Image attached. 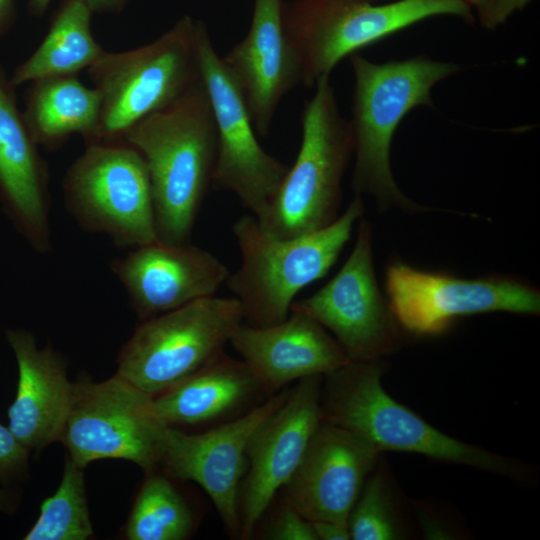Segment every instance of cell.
<instances>
[{"instance_id": "cell-1", "label": "cell", "mask_w": 540, "mask_h": 540, "mask_svg": "<svg viewBox=\"0 0 540 540\" xmlns=\"http://www.w3.org/2000/svg\"><path fill=\"white\" fill-rule=\"evenodd\" d=\"M121 140L146 163L158 240L188 243L212 186L217 157L216 124L202 79L174 103L135 124Z\"/></svg>"}, {"instance_id": "cell-2", "label": "cell", "mask_w": 540, "mask_h": 540, "mask_svg": "<svg viewBox=\"0 0 540 540\" xmlns=\"http://www.w3.org/2000/svg\"><path fill=\"white\" fill-rule=\"evenodd\" d=\"M354 73L352 118L355 195L371 196L379 211L398 208L431 211L402 193L393 177L390 150L404 116L419 105L432 106L431 89L457 72L454 63L425 56L374 63L358 53L350 55Z\"/></svg>"}, {"instance_id": "cell-3", "label": "cell", "mask_w": 540, "mask_h": 540, "mask_svg": "<svg viewBox=\"0 0 540 540\" xmlns=\"http://www.w3.org/2000/svg\"><path fill=\"white\" fill-rule=\"evenodd\" d=\"M363 212L362 196L355 195L328 226L285 239L265 232L253 215L240 217L232 232L241 264L229 273L225 284L241 304L243 321L254 327L284 321L298 292L324 277L335 264Z\"/></svg>"}, {"instance_id": "cell-4", "label": "cell", "mask_w": 540, "mask_h": 540, "mask_svg": "<svg viewBox=\"0 0 540 540\" xmlns=\"http://www.w3.org/2000/svg\"><path fill=\"white\" fill-rule=\"evenodd\" d=\"M325 376L322 419L362 436L380 452L417 453L503 476L520 472L511 459L450 437L398 403L382 387L379 360L350 361Z\"/></svg>"}, {"instance_id": "cell-5", "label": "cell", "mask_w": 540, "mask_h": 540, "mask_svg": "<svg viewBox=\"0 0 540 540\" xmlns=\"http://www.w3.org/2000/svg\"><path fill=\"white\" fill-rule=\"evenodd\" d=\"M354 152L350 122L342 117L329 77L320 79L301 114V143L274 198L255 217L278 238L320 230L338 217L341 182Z\"/></svg>"}, {"instance_id": "cell-6", "label": "cell", "mask_w": 540, "mask_h": 540, "mask_svg": "<svg viewBox=\"0 0 540 540\" xmlns=\"http://www.w3.org/2000/svg\"><path fill=\"white\" fill-rule=\"evenodd\" d=\"M198 24V19L185 15L156 40L129 51H105L88 68L101 99L95 142L121 140L201 78Z\"/></svg>"}, {"instance_id": "cell-7", "label": "cell", "mask_w": 540, "mask_h": 540, "mask_svg": "<svg viewBox=\"0 0 540 540\" xmlns=\"http://www.w3.org/2000/svg\"><path fill=\"white\" fill-rule=\"evenodd\" d=\"M437 16L471 17L466 0H293L283 24L301 69V84L314 87L346 56L398 31Z\"/></svg>"}, {"instance_id": "cell-8", "label": "cell", "mask_w": 540, "mask_h": 540, "mask_svg": "<svg viewBox=\"0 0 540 540\" xmlns=\"http://www.w3.org/2000/svg\"><path fill=\"white\" fill-rule=\"evenodd\" d=\"M243 323L236 297H207L142 320L117 359V375L156 396L224 352Z\"/></svg>"}, {"instance_id": "cell-9", "label": "cell", "mask_w": 540, "mask_h": 540, "mask_svg": "<svg viewBox=\"0 0 540 540\" xmlns=\"http://www.w3.org/2000/svg\"><path fill=\"white\" fill-rule=\"evenodd\" d=\"M85 145L63 180L66 207L75 220L118 247L158 241L149 173L139 151L122 140Z\"/></svg>"}, {"instance_id": "cell-10", "label": "cell", "mask_w": 540, "mask_h": 540, "mask_svg": "<svg viewBox=\"0 0 540 540\" xmlns=\"http://www.w3.org/2000/svg\"><path fill=\"white\" fill-rule=\"evenodd\" d=\"M153 396L119 375L102 382L72 383L60 440L79 467L99 459H123L146 474L160 464L167 424L153 411Z\"/></svg>"}, {"instance_id": "cell-11", "label": "cell", "mask_w": 540, "mask_h": 540, "mask_svg": "<svg viewBox=\"0 0 540 540\" xmlns=\"http://www.w3.org/2000/svg\"><path fill=\"white\" fill-rule=\"evenodd\" d=\"M201 79L217 131V157L212 178L216 190L230 191L259 217L279 189L289 166L267 153L238 85L212 44L205 23L198 24Z\"/></svg>"}, {"instance_id": "cell-12", "label": "cell", "mask_w": 540, "mask_h": 540, "mask_svg": "<svg viewBox=\"0 0 540 540\" xmlns=\"http://www.w3.org/2000/svg\"><path fill=\"white\" fill-rule=\"evenodd\" d=\"M385 289L396 323L415 335L439 334L461 316L540 313L538 289L510 277L461 278L393 261L386 268Z\"/></svg>"}, {"instance_id": "cell-13", "label": "cell", "mask_w": 540, "mask_h": 540, "mask_svg": "<svg viewBox=\"0 0 540 540\" xmlns=\"http://www.w3.org/2000/svg\"><path fill=\"white\" fill-rule=\"evenodd\" d=\"M290 311L308 315L328 329L351 361H377L398 346L397 323L378 285L372 231L361 219L354 247L337 274Z\"/></svg>"}, {"instance_id": "cell-14", "label": "cell", "mask_w": 540, "mask_h": 540, "mask_svg": "<svg viewBox=\"0 0 540 540\" xmlns=\"http://www.w3.org/2000/svg\"><path fill=\"white\" fill-rule=\"evenodd\" d=\"M323 376L302 378L286 400L251 435L247 472L239 491L241 539H248L279 489L298 468L308 444L322 421Z\"/></svg>"}, {"instance_id": "cell-15", "label": "cell", "mask_w": 540, "mask_h": 540, "mask_svg": "<svg viewBox=\"0 0 540 540\" xmlns=\"http://www.w3.org/2000/svg\"><path fill=\"white\" fill-rule=\"evenodd\" d=\"M289 391L284 388L243 415L203 433H186L172 426L165 430L160 464L171 477L197 483L232 536H240L238 501L249 439Z\"/></svg>"}, {"instance_id": "cell-16", "label": "cell", "mask_w": 540, "mask_h": 540, "mask_svg": "<svg viewBox=\"0 0 540 540\" xmlns=\"http://www.w3.org/2000/svg\"><path fill=\"white\" fill-rule=\"evenodd\" d=\"M380 453L362 436L322 419L283 487L284 500L311 522L347 523Z\"/></svg>"}, {"instance_id": "cell-17", "label": "cell", "mask_w": 540, "mask_h": 540, "mask_svg": "<svg viewBox=\"0 0 540 540\" xmlns=\"http://www.w3.org/2000/svg\"><path fill=\"white\" fill-rule=\"evenodd\" d=\"M110 266L141 320L214 296L230 273L203 248L159 240L134 248Z\"/></svg>"}, {"instance_id": "cell-18", "label": "cell", "mask_w": 540, "mask_h": 540, "mask_svg": "<svg viewBox=\"0 0 540 540\" xmlns=\"http://www.w3.org/2000/svg\"><path fill=\"white\" fill-rule=\"evenodd\" d=\"M283 0H254L247 35L222 58L238 85L256 133L269 134L275 112L301 69L283 24Z\"/></svg>"}, {"instance_id": "cell-19", "label": "cell", "mask_w": 540, "mask_h": 540, "mask_svg": "<svg viewBox=\"0 0 540 540\" xmlns=\"http://www.w3.org/2000/svg\"><path fill=\"white\" fill-rule=\"evenodd\" d=\"M15 86L0 64V203L40 254L51 250L47 166L18 109Z\"/></svg>"}, {"instance_id": "cell-20", "label": "cell", "mask_w": 540, "mask_h": 540, "mask_svg": "<svg viewBox=\"0 0 540 540\" xmlns=\"http://www.w3.org/2000/svg\"><path fill=\"white\" fill-rule=\"evenodd\" d=\"M267 396L302 378L325 376L351 360L326 329L308 315L290 311L275 325L242 323L230 342Z\"/></svg>"}, {"instance_id": "cell-21", "label": "cell", "mask_w": 540, "mask_h": 540, "mask_svg": "<svg viewBox=\"0 0 540 540\" xmlns=\"http://www.w3.org/2000/svg\"><path fill=\"white\" fill-rule=\"evenodd\" d=\"M6 338L18 366L16 397L7 411L8 427L26 448L40 450L61 438L72 383L64 360L50 348H38L32 333L8 329Z\"/></svg>"}, {"instance_id": "cell-22", "label": "cell", "mask_w": 540, "mask_h": 540, "mask_svg": "<svg viewBox=\"0 0 540 540\" xmlns=\"http://www.w3.org/2000/svg\"><path fill=\"white\" fill-rule=\"evenodd\" d=\"M265 395L247 364L223 352L178 385L153 396L152 405L155 415L169 426L198 425L241 412Z\"/></svg>"}, {"instance_id": "cell-23", "label": "cell", "mask_w": 540, "mask_h": 540, "mask_svg": "<svg viewBox=\"0 0 540 540\" xmlns=\"http://www.w3.org/2000/svg\"><path fill=\"white\" fill-rule=\"evenodd\" d=\"M25 123L38 146L53 151L73 134L85 144L96 141L101 99L95 88L84 86L77 75L34 80L24 94Z\"/></svg>"}, {"instance_id": "cell-24", "label": "cell", "mask_w": 540, "mask_h": 540, "mask_svg": "<svg viewBox=\"0 0 540 540\" xmlns=\"http://www.w3.org/2000/svg\"><path fill=\"white\" fill-rule=\"evenodd\" d=\"M92 11L85 0H63L38 48L16 67L15 87L34 80L77 75L105 52L91 31Z\"/></svg>"}, {"instance_id": "cell-25", "label": "cell", "mask_w": 540, "mask_h": 540, "mask_svg": "<svg viewBox=\"0 0 540 540\" xmlns=\"http://www.w3.org/2000/svg\"><path fill=\"white\" fill-rule=\"evenodd\" d=\"M125 526L129 540H183L194 529L193 513L171 481L147 474Z\"/></svg>"}, {"instance_id": "cell-26", "label": "cell", "mask_w": 540, "mask_h": 540, "mask_svg": "<svg viewBox=\"0 0 540 540\" xmlns=\"http://www.w3.org/2000/svg\"><path fill=\"white\" fill-rule=\"evenodd\" d=\"M93 535L84 480V468L66 457L61 482L46 498L24 540H86Z\"/></svg>"}, {"instance_id": "cell-27", "label": "cell", "mask_w": 540, "mask_h": 540, "mask_svg": "<svg viewBox=\"0 0 540 540\" xmlns=\"http://www.w3.org/2000/svg\"><path fill=\"white\" fill-rule=\"evenodd\" d=\"M347 523L353 540L400 538L390 495L384 477L380 473H374L365 481Z\"/></svg>"}, {"instance_id": "cell-28", "label": "cell", "mask_w": 540, "mask_h": 540, "mask_svg": "<svg viewBox=\"0 0 540 540\" xmlns=\"http://www.w3.org/2000/svg\"><path fill=\"white\" fill-rule=\"evenodd\" d=\"M271 540H317L311 521L286 501L275 514L265 533Z\"/></svg>"}, {"instance_id": "cell-29", "label": "cell", "mask_w": 540, "mask_h": 540, "mask_svg": "<svg viewBox=\"0 0 540 540\" xmlns=\"http://www.w3.org/2000/svg\"><path fill=\"white\" fill-rule=\"evenodd\" d=\"M29 449L22 445L8 426L0 423V481L22 479L27 475Z\"/></svg>"}, {"instance_id": "cell-30", "label": "cell", "mask_w": 540, "mask_h": 540, "mask_svg": "<svg viewBox=\"0 0 540 540\" xmlns=\"http://www.w3.org/2000/svg\"><path fill=\"white\" fill-rule=\"evenodd\" d=\"M474 8L480 24L495 29L505 23L515 12L525 8L531 0H466Z\"/></svg>"}, {"instance_id": "cell-31", "label": "cell", "mask_w": 540, "mask_h": 540, "mask_svg": "<svg viewBox=\"0 0 540 540\" xmlns=\"http://www.w3.org/2000/svg\"><path fill=\"white\" fill-rule=\"evenodd\" d=\"M317 540H349L351 539L348 523L320 520L312 521Z\"/></svg>"}, {"instance_id": "cell-32", "label": "cell", "mask_w": 540, "mask_h": 540, "mask_svg": "<svg viewBox=\"0 0 540 540\" xmlns=\"http://www.w3.org/2000/svg\"><path fill=\"white\" fill-rule=\"evenodd\" d=\"M16 19V0H0V37L6 34Z\"/></svg>"}, {"instance_id": "cell-33", "label": "cell", "mask_w": 540, "mask_h": 540, "mask_svg": "<svg viewBox=\"0 0 540 540\" xmlns=\"http://www.w3.org/2000/svg\"><path fill=\"white\" fill-rule=\"evenodd\" d=\"M92 13L119 12L128 0H85Z\"/></svg>"}, {"instance_id": "cell-34", "label": "cell", "mask_w": 540, "mask_h": 540, "mask_svg": "<svg viewBox=\"0 0 540 540\" xmlns=\"http://www.w3.org/2000/svg\"><path fill=\"white\" fill-rule=\"evenodd\" d=\"M50 2L51 0H27L28 12L35 17H40L46 12Z\"/></svg>"}, {"instance_id": "cell-35", "label": "cell", "mask_w": 540, "mask_h": 540, "mask_svg": "<svg viewBox=\"0 0 540 540\" xmlns=\"http://www.w3.org/2000/svg\"><path fill=\"white\" fill-rule=\"evenodd\" d=\"M10 504H8V496L7 494L0 489V508L7 509V507Z\"/></svg>"}, {"instance_id": "cell-36", "label": "cell", "mask_w": 540, "mask_h": 540, "mask_svg": "<svg viewBox=\"0 0 540 540\" xmlns=\"http://www.w3.org/2000/svg\"><path fill=\"white\" fill-rule=\"evenodd\" d=\"M362 1H368V2H370V0H362Z\"/></svg>"}]
</instances>
